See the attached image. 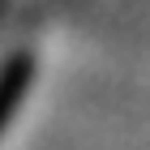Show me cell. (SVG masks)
<instances>
[{
	"instance_id": "6da1fadb",
	"label": "cell",
	"mask_w": 150,
	"mask_h": 150,
	"mask_svg": "<svg viewBox=\"0 0 150 150\" xmlns=\"http://www.w3.org/2000/svg\"><path fill=\"white\" fill-rule=\"evenodd\" d=\"M30 77H35V60L30 52H17L0 64V129L13 120V112L22 107L26 90H30Z\"/></svg>"
}]
</instances>
